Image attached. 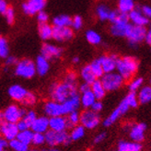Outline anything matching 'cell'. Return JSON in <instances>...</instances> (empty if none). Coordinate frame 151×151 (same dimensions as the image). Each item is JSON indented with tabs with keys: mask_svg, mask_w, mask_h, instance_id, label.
Segmentation results:
<instances>
[{
	"mask_svg": "<svg viewBox=\"0 0 151 151\" xmlns=\"http://www.w3.org/2000/svg\"><path fill=\"white\" fill-rule=\"evenodd\" d=\"M78 93L77 85L63 81L61 83H56L52 86L50 89L51 99L57 102H64L72 95Z\"/></svg>",
	"mask_w": 151,
	"mask_h": 151,
	"instance_id": "cell-1",
	"label": "cell"
},
{
	"mask_svg": "<svg viewBox=\"0 0 151 151\" xmlns=\"http://www.w3.org/2000/svg\"><path fill=\"white\" fill-rule=\"evenodd\" d=\"M138 69V61L132 56L118 58L116 71L122 76L124 80H131Z\"/></svg>",
	"mask_w": 151,
	"mask_h": 151,
	"instance_id": "cell-2",
	"label": "cell"
},
{
	"mask_svg": "<svg viewBox=\"0 0 151 151\" xmlns=\"http://www.w3.org/2000/svg\"><path fill=\"white\" fill-rule=\"evenodd\" d=\"M45 142L49 147H55L59 145L67 146L72 142V140L70 138V134H67L66 131L55 132L49 129L45 133Z\"/></svg>",
	"mask_w": 151,
	"mask_h": 151,
	"instance_id": "cell-3",
	"label": "cell"
},
{
	"mask_svg": "<svg viewBox=\"0 0 151 151\" xmlns=\"http://www.w3.org/2000/svg\"><path fill=\"white\" fill-rule=\"evenodd\" d=\"M26 112L25 109L19 107L16 104H10L1 112V120L2 122L17 124L23 118Z\"/></svg>",
	"mask_w": 151,
	"mask_h": 151,
	"instance_id": "cell-4",
	"label": "cell"
},
{
	"mask_svg": "<svg viewBox=\"0 0 151 151\" xmlns=\"http://www.w3.org/2000/svg\"><path fill=\"white\" fill-rule=\"evenodd\" d=\"M36 71L35 63L31 59H22L15 65V75L22 78H33Z\"/></svg>",
	"mask_w": 151,
	"mask_h": 151,
	"instance_id": "cell-5",
	"label": "cell"
},
{
	"mask_svg": "<svg viewBox=\"0 0 151 151\" xmlns=\"http://www.w3.org/2000/svg\"><path fill=\"white\" fill-rule=\"evenodd\" d=\"M101 81L107 91H114L123 86L124 79L118 72L104 74L101 78Z\"/></svg>",
	"mask_w": 151,
	"mask_h": 151,
	"instance_id": "cell-6",
	"label": "cell"
},
{
	"mask_svg": "<svg viewBox=\"0 0 151 151\" xmlns=\"http://www.w3.org/2000/svg\"><path fill=\"white\" fill-rule=\"evenodd\" d=\"M101 123L99 113L93 111L91 109H86L80 113V124L86 129H94Z\"/></svg>",
	"mask_w": 151,
	"mask_h": 151,
	"instance_id": "cell-7",
	"label": "cell"
},
{
	"mask_svg": "<svg viewBox=\"0 0 151 151\" xmlns=\"http://www.w3.org/2000/svg\"><path fill=\"white\" fill-rule=\"evenodd\" d=\"M147 32V29H146V27L131 24L129 29H128L126 38L131 45H137L141 42L145 41Z\"/></svg>",
	"mask_w": 151,
	"mask_h": 151,
	"instance_id": "cell-8",
	"label": "cell"
},
{
	"mask_svg": "<svg viewBox=\"0 0 151 151\" xmlns=\"http://www.w3.org/2000/svg\"><path fill=\"white\" fill-rule=\"evenodd\" d=\"M45 5L46 0H28L22 5V10L29 16H33L42 11Z\"/></svg>",
	"mask_w": 151,
	"mask_h": 151,
	"instance_id": "cell-9",
	"label": "cell"
},
{
	"mask_svg": "<svg viewBox=\"0 0 151 151\" xmlns=\"http://www.w3.org/2000/svg\"><path fill=\"white\" fill-rule=\"evenodd\" d=\"M43 111L45 115L50 117H55V116H62L65 115L64 110H63V105L61 102H57L55 101H48L44 103L43 106Z\"/></svg>",
	"mask_w": 151,
	"mask_h": 151,
	"instance_id": "cell-10",
	"label": "cell"
},
{
	"mask_svg": "<svg viewBox=\"0 0 151 151\" xmlns=\"http://www.w3.org/2000/svg\"><path fill=\"white\" fill-rule=\"evenodd\" d=\"M0 132H1L2 137L6 138V140L11 141L15 138H17L19 130L18 128L17 124L7 123V122H1V127H0Z\"/></svg>",
	"mask_w": 151,
	"mask_h": 151,
	"instance_id": "cell-11",
	"label": "cell"
},
{
	"mask_svg": "<svg viewBox=\"0 0 151 151\" xmlns=\"http://www.w3.org/2000/svg\"><path fill=\"white\" fill-rule=\"evenodd\" d=\"M41 55L50 61V60L54 59V58L56 59L61 56L62 49L55 46L54 44H52V43L45 42L42 44V46L41 48Z\"/></svg>",
	"mask_w": 151,
	"mask_h": 151,
	"instance_id": "cell-12",
	"label": "cell"
},
{
	"mask_svg": "<svg viewBox=\"0 0 151 151\" xmlns=\"http://www.w3.org/2000/svg\"><path fill=\"white\" fill-rule=\"evenodd\" d=\"M147 130V125L144 123H138L133 124L130 127L129 137L132 141L141 143L145 138V133Z\"/></svg>",
	"mask_w": 151,
	"mask_h": 151,
	"instance_id": "cell-13",
	"label": "cell"
},
{
	"mask_svg": "<svg viewBox=\"0 0 151 151\" xmlns=\"http://www.w3.org/2000/svg\"><path fill=\"white\" fill-rule=\"evenodd\" d=\"M74 36L73 29L70 27H55L52 32V39L57 42H65L71 40Z\"/></svg>",
	"mask_w": 151,
	"mask_h": 151,
	"instance_id": "cell-14",
	"label": "cell"
},
{
	"mask_svg": "<svg viewBox=\"0 0 151 151\" xmlns=\"http://www.w3.org/2000/svg\"><path fill=\"white\" fill-rule=\"evenodd\" d=\"M62 105H63V110H64L65 115L69 114V113L72 112V111H78L79 106L81 105L79 94L76 93V94L72 95L65 101L62 102Z\"/></svg>",
	"mask_w": 151,
	"mask_h": 151,
	"instance_id": "cell-15",
	"label": "cell"
},
{
	"mask_svg": "<svg viewBox=\"0 0 151 151\" xmlns=\"http://www.w3.org/2000/svg\"><path fill=\"white\" fill-rule=\"evenodd\" d=\"M119 57L115 55H102L99 59L101 63L102 68L104 70V73H111L116 70V65H117V60Z\"/></svg>",
	"mask_w": 151,
	"mask_h": 151,
	"instance_id": "cell-16",
	"label": "cell"
},
{
	"mask_svg": "<svg viewBox=\"0 0 151 151\" xmlns=\"http://www.w3.org/2000/svg\"><path fill=\"white\" fill-rule=\"evenodd\" d=\"M49 127L51 130L55 132H63L68 128L66 117L62 116H55L49 118Z\"/></svg>",
	"mask_w": 151,
	"mask_h": 151,
	"instance_id": "cell-17",
	"label": "cell"
},
{
	"mask_svg": "<svg viewBox=\"0 0 151 151\" xmlns=\"http://www.w3.org/2000/svg\"><path fill=\"white\" fill-rule=\"evenodd\" d=\"M28 92L29 91L25 88L18 84L10 86L9 89H7V93H9V96L11 99L16 101H19V102H22V101L25 99Z\"/></svg>",
	"mask_w": 151,
	"mask_h": 151,
	"instance_id": "cell-18",
	"label": "cell"
},
{
	"mask_svg": "<svg viewBox=\"0 0 151 151\" xmlns=\"http://www.w3.org/2000/svg\"><path fill=\"white\" fill-rule=\"evenodd\" d=\"M129 19L132 24L137 26L146 27L149 23V19L145 16L140 9H134L133 11H131L129 13Z\"/></svg>",
	"mask_w": 151,
	"mask_h": 151,
	"instance_id": "cell-19",
	"label": "cell"
},
{
	"mask_svg": "<svg viewBox=\"0 0 151 151\" xmlns=\"http://www.w3.org/2000/svg\"><path fill=\"white\" fill-rule=\"evenodd\" d=\"M130 25L129 22H113L110 28L111 33L116 37H126Z\"/></svg>",
	"mask_w": 151,
	"mask_h": 151,
	"instance_id": "cell-20",
	"label": "cell"
},
{
	"mask_svg": "<svg viewBox=\"0 0 151 151\" xmlns=\"http://www.w3.org/2000/svg\"><path fill=\"white\" fill-rule=\"evenodd\" d=\"M31 129L34 133H42L45 134L49 129V117L48 116H40L37 117L32 124Z\"/></svg>",
	"mask_w": 151,
	"mask_h": 151,
	"instance_id": "cell-21",
	"label": "cell"
},
{
	"mask_svg": "<svg viewBox=\"0 0 151 151\" xmlns=\"http://www.w3.org/2000/svg\"><path fill=\"white\" fill-rule=\"evenodd\" d=\"M35 65H36L37 74L40 75V76L46 75L47 72L49 71V68H50L49 60H47L45 57H43L42 55L37 57L36 61H35Z\"/></svg>",
	"mask_w": 151,
	"mask_h": 151,
	"instance_id": "cell-22",
	"label": "cell"
},
{
	"mask_svg": "<svg viewBox=\"0 0 151 151\" xmlns=\"http://www.w3.org/2000/svg\"><path fill=\"white\" fill-rule=\"evenodd\" d=\"M97 101L94 93L92 90H88L86 92H83L80 95V101H81V106H83L85 109L91 108L93 103Z\"/></svg>",
	"mask_w": 151,
	"mask_h": 151,
	"instance_id": "cell-23",
	"label": "cell"
},
{
	"mask_svg": "<svg viewBox=\"0 0 151 151\" xmlns=\"http://www.w3.org/2000/svg\"><path fill=\"white\" fill-rule=\"evenodd\" d=\"M38 32H39L40 38L43 41H48L52 38V32H54V27H52L48 23H41L38 27Z\"/></svg>",
	"mask_w": 151,
	"mask_h": 151,
	"instance_id": "cell-24",
	"label": "cell"
},
{
	"mask_svg": "<svg viewBox=\"0 0 151 151\" xmlns=\"http://www.w3.org/2000/svg\"><path fill=\"white\" fill-rule=\"evenodd\" d=\"M142 146L137 142H128V141H121L119 142L117 151H141Z\"/></svg>",
	"mask_w": 151,
	"mask_h": 151,
	"instance_id": "cell-25",
	"label": "cell"
},
{
	"mask_svg": "<svg viewBox=\"0 0 151 151\" xmlns=\"http://www.w3.org/2000/svg\"><path fill=\"white\" fill-rule=\"evenodd\" d=\"M91 90L94 93L96 99L99 100V101L103 99V98L105 97V94H106V92H107V90L105 89L101 79H97L96 81H94L91 84Z\"/></svg>",
	"mask_w": 151,
	"mask_h": 151,
	"instance_id": "cell-26",
	"label": "cell"
},
{
	"mask_svg": "<svg viewBox=\"0 0 151 151\" xmlns=\"http://www.w3.org/2000/svg\"><path fill=\"white\" fill-rule=\"evenodd\" d=\"M80 76H81V78L83 79V81H84L85 83H88V84H89V85H91L94 81L97 80V77L93 73L91 67H90L89 65L84 66L81 69Z\"/></svg>",
	"mask_w": 151,
	"mask_h": 151,
	"instance_id": "cell-27",
	"label": "cell"
},
{
	"mask_svg": "<svg viewBox=\"0 0 151 151\" xmlns=\"http://www.w3.org/2000/svg\"><path fill=\"white\" fill-rule=\"evenodd\" d=\"M52 24L55 27H71L72 19L67 15H59V16L54 18Z\"/></svg>",
	"mask_w": 151,
	"mask_h": 151,
	"instance_id": "cell-28",
	"label": "cell"
},
{
	"mask_svg": "<svg viewBox=\"0 0 151 151\" xmlns=\"http://www.w3.org/2000/svg\"><path fill=\"white\" fill-rule=\"evenodd\" d=\"M137 98L140 104H146L151 101V87L146 86L139 89Z\"/></svg>",
	"mask_w": 151,
	"mask_h": 151,
	"instance_id": "cell-29",
	"label": "cell"
},
{
	"mask_svg": "<svg viewBox=\"0 0 151 151\" xmlns=\"http://www.w3.org/2000/svg\"><path fill=\"white\" fill-rule=\"evenodd\" d=\"M134 9V0H119L118 2V10L129 14Z\"/></svg>",
	"mask_w": 151,
	"mask_h": 151,
	"instance_id": "cell-30",
	"label": "cell"
},
{
	"mask_svg": "<svg viewBox=\"0 0 151 151\" xmlns=\"http://www.w3.org/2000/svg\"><path fill=\"white\" fill-rule=\"evenodd\" d=\"M33 134H34V132L32 129H28L25 131H20L18 134L17 138L22 143H24V144L29 146L32 143Z\"/></svg>",
	"mask_w": 151,
	"mask_h": 151,
	"instance_id": "cell-31",
	"label": "cell"
},
{
	"mask_svg": "<svg viewBox=\"0 0 151 151\" xmlns=\"http://www.w3.org/2000/svg\"><path fill=\"white\" fill-rule=\"evenodd\" d=\"M86 128L83 125H77L72 128L70 133V138L72 141H78L85 135Z\"/></svg>",
	"mask_w": 151,
	"mask_h": 151,
	"instance_id": "cell-32",
	"label": "cell"
},
{
	"mask_svg": "<svg viewBox=\"0 0 151 151\" xmlns=\"http://www.w3.org/2000/svg\"><path fill=\"white\" fill-rule=\"evenodd\" d=\"M67 119V124H68V128L72 129L73 127L78 125L80 124V113L78 111H75L70 112L69 114L66 116Z\"/></svg>",
	"mask_w": 151,
	"mask_h": 151,
	"instance_id": "cell-33",
	"label": "cell"
},
{
	"mask_svg": "<svg viewBox=\"0 0 151 151\" xmlns=\"http://www.w3.org/2000/svg\"><path fill=\"white\" fill-rule=\"evenodd\" d=\"M111 11V10H110L109 7L107 6H105V5L98 6L97 9H96L97 16L101 20H109Z\"/></svg>",
	"mask_w": 151,
	"mask_h": 151,
	"instance_id": "cell-34",
	"label": "cell"
},
{
	"mask_svg": "<svg viewBox=\"0 0 151 151\" xmlns=\"http://www.w3.org/2000/svg\"><path fill=\"white\" fill-rule=\"evenodd\" d=\"M86 40L90 43V44H100L101 42V35L96 32L95 31H92V29H89L86 32Z\"/></svg>",
	"mask_w": 151,
	"mask_h": 151,
	"instance_id": "cell-35",
	"label": "cell"
},
{
	"mask_svg": "<svg viewBox=\"0 0 151 151\" xmlns=\"http://www.w3.org/2000/svg\"><path fill=\"white\" fill-rule=\"evenodd\" d=\"M89 65H90V67H91V69H92L93 73L95 74V76L97 77V78H101L102 76L105 74L100 59L94 60V61H92L91 63L89 64Z\"/></svg>",
	"mask_w": 151,
	"mask_h": 151,
	"instance_id": "cell-36",
	"label": "cell"
},
{
	"mask_svg": "<svg viewBox=\"0 0 151 151\" xmlns=\"http://www.w3.org/2000/svg\"><path fill=\"white\" fill-rule=\"evenodd\" d=\"M9 147L13 151H27L29 149V146L19 141L18 138L9 141Z\"/></svg>",
	"mask_w": 151,
	"mask_h": 151,
	"instance_id": "cell-37",
	"label": "cell"
},
{
	"mask_svg": "<svg viewBox=\"0 0 151 151\" xmlns=\"http://www.w3.org/2000/svg\"><path fill=\"white\" fill-rule=\"evenodd\" d=\"M9 56V47L6 38L0 37V57L6 59Z\"/></svg>",
	"mask_w": 151,
	"mask_h": 151,
	"instance_id": "cell-38",
	"label": "cell"
},
{
	"mask_svg": "<svg viewBox=\"0 0 151 151\" xmlns=\"http://www.w3.org/2000/svg\"><path fill=\"white\" fill-rule=\"evenodd\" d=\"M124 99L126 100V101L129 104V106L131 109H134L138 106L139 104V101H138V98H137V95L135 94V92H129L126 96Z\"/></svg>",
	"mask_w": 151,
	"mask_h": 151,
	"instance_id": "cell-39",
	"label": "cell"
},
{
	"mask_svg": "<svg viewBox=\"0 0 151 151\" xmlns=\"http://www.w3.org/2000/svg\"><path fill=\"white\" fill-rule=\"evenodd\" d=\"M142 85H143V78H135L130 81L129 85H128V88H129L130 92H137L138 89L141 88Z\"/></svg>",
	"mask_w": 151,
	"mask_h": 151,
	"instance_id": "cell-40",
	"label": "cell"
},
{
	"mask_svg": "<svg viewBox=\"0 0 151 151\" xmlns=\"http://www.w3.org/2000/svg\"><path fill=\"white\" fill-rule=\"evenodd\" d=\"M45 142V134L42 133H34L32 138V144L36 147L43 145Z\"/></svg>",
	"mask_w": 151,
	"mask_h": 151,
	"instance_id": "cell-41",
	"label": "cell"
},
{
	"mask_svg": "<svg viewBox=\"0 0 151 151\" xmlns=\"http://www.w3.org/2000/svg\"><path fill=\"white\" fill-rule=\"evenodd\" d=\"M23 119L25 122L29 125V127H32V124L34 123V121L37 119V114L34 111H27L26 114L23 116Z\"/></svg>",
	"mask_w": 151,
	"mask_h": 151,
	"instance_id": "cell-42",
	"label": "cell"
},
{
	"mask_svg": "<svg viewBox=\"0 0 151 151\" xmlns=\"http://www.w3.org/2000/svg\"><path fill=\"white\" fill-rule=\"evenodd\" d=\"M35 102H36V96L32 92L29 91L25 97V99L22 101L21 103L25 105V106H32V105L35 104Z\"/></svg>",
	"mask_w": 151,
	"mask_h": 151,
	"instance_id": "cell-43",
	"label": "cell"
},
{
	"mask_svg": "<svg viewBox=\"0 0 151 151\" xmlns=\"http://www.w3.org/2000/svg\"><path fill=\"white\" fill-rule=\"evenodd\" d=\"M4 17H5L6 22L9 25H11V24L14 23V20H15V12H14V9H12L11 6H9V9H7V10L5 12Z\"/></svg>",
	"mask_w": 151,
	"mask_h": 151,
	"instance_id": "cell-44",
	"label": "cell"
},
{
	"mask_svg": "<svg viewBox=\"0 0 151 151\" xmlns=\"http://www.w3.org/2000/svg\"><path fill=\"white\" fill-rule=\"evenodd\" d=\"M82 25H83V19L80 16H75L72 19V26L71 27L74 29H77L78 31V29H81Z\"/></svg>",
	"mask_w": 151,
	"mask_h": 151,
	"instance_id": "cell-45",
	"label": "cell"
},
{
	"mask_svg": "<svg viewBox=\"0 0 151 151\" xmlns=\"http://www.w3.org/2000/svg\"><path fill=\"white\" fill-rule=\"evenodd\" d=\"M48 19H49L48 14L46 12H44L43 10L37 14V20H38V22H39V24H41V23H47Z\"/></svg>",
	"mask_w": 151,
	"mask_h": 151,
	"instance_id": "cell-46",
	"label": "cell"
},
{
	"mask_svg": "<svg viewBox=\"0 0 151 151\" xmlns=\"http://www.w3.org/2000/svg\"><path fill=\"white\" fill-rule=\"evenodd\" d=\"M90 109H91L93 111L97 112V113L101 112V111H102V109H103L102 102H101V101H99V100H97V101L93 103V105H92L91 108H90Z\"/></svg>",
	"mask_w": 151,
	"mask_h": 151,
	"instance_id": "cell-47",
	"label": "cell"
},
{
	"mask_svg": "<svg viewBox=\"0 0 151 151\" xmlns=\"http://www.w3.org/2000/svg\"><path fill=\"white\" fill-rule=\"evenodd\" d=\"M18 60L15 56H12V55H9V57H6L5 59V65L6 66H13V65H16L18 64Z\"/></svg>",
	"mask_w": 151,
	"mask_h": 151,
	"instance_id": "cell-48",
	"label": "cell"
},
{
	"mask_svg": "<svg viewBox=\"0 0 151 151\" xmlns=\"http://www.w3.org/2000/svg\"><path fill=\"white\" fill-rule=\"evenodd\" d=\"M64 80L68 82V83H72V84H76V81H77V76H76V74L74 72H69V73L66 74Z\"/></svg>",
	"mask_w": 151,
	"mask_h": 151,
	"instance_id": "cell-49",
	"label": "cell"
},
{
	"mask_svg": "<svg viewBox=\"0 0 151 151\" xmlns=\"http://www.w3.org/2000/svg\"><path fill=\"white\" fill-rule=\"evenodd\" d=\"M17 125H18V128H19V132L20 131H25V130H28V129H31L29 125L25 122L23 119H21L20 121H19V122L17 123Z\"/></svg>",
	"mask_w": 151,
	"mask_h": 151,
	"instance_id": "cell-50",
	"label": "cell"
},
{
	"mask_svg": "<svg viewBox=\"0 0 151 151\" xmlns=\"http://www.w3.org/2000/svg\"><path fill=\"white\" fill-rule=\"evenodd\" d=\"M106 135H107L106 133H104V132L98 134L94 138V143L95 144H100V143H101L105 138H106Z\"/></svg>",
	"mask_w": 151,
	"mask_h": 151,
	"instance_id": "cell-51",
	"label": "cell"
},
{
	"mask_svg": "<svg viewBox=\"0 0 151 151\" xmlns=\"http://www.w3.org/2000/svg\"><path fill=\"white\" fill-rule=\"evenodd\" d=\"M141 11L144 13L145 16H147L148 19H151V7L148 6H144L140 7Z\"/></svg>",
	"mask_w": 151,
	"mask_h": 151,
	"instance_id": "cell-52",
	"label": "cell"
},
{
	"mask_svg": "<svg viewBox=\"0 0 151 151\" xmlns=\"http://www.w3.org/2000/svg\"><path fill=\"white\" fill-rule=\"evenodd\" d=\"M9 5L6 2V0H0V13L1 14H5V12L9 9Z\"/></svg>",
	"mask_w": 151,
	"mask_h": 151,
	"instance_id": "cell-53",
	"label": "cell"
},
{
	"mask_svg": "<svg viewBox=\"0 0 151 151\" xmlns=\"http://www.w3.org/2000/svg\"><path fill=\"white\" fill-rule=\"evenodd\" d=\"M6 147H9V141L2 137L0 139V150H5Z\"/></svg>",
	"mask_w": 151,
	"mask_h": 151,
	"instance_id": "cell-54",
	"label": "cell"
},
{
	"mask_svg": "<svg viewBox=\"0 0 151 151\" xmlns=\"http://www.w3.org/2000/svg\"><path fill=\"white\" fill-rule=\"evenodd\" d=\"M79 91H80V93H83V92H86V91H88V90H90L91 89V85H89V84H88V83H83V84H81L80 86H79Z\"/></svg>",
	"mask_w": 151,
	"mask_h": 151,
	"instance_id": "cell-55",
	"label": "cell"
},
{
	"mask_svg": "<svg viewBox=\"0 0 151 151\" xmlns=\"http://www.w3.org/2000/svg\"><path fill=\"white\" fill-rule=\"evenodd\" d=\"M145 42L151 46V28L149 29H147V34H146V39H145Z\"/></svg>",
	"mask_w": 151,
	"mask_h": 151,
	"instance_id": "cell-56",
	"label": "cell"
},
{
	"mask_svg": "<svg viewBox=\"0 0 151 151\" xmlns=\"http://www.w3.org/2000/svg\"><path fill=\"white\" fill-rule=\"evenodd\" d=\"M72 61H73V63H78L79 62V58L78 57V56H75L74 58H73V60H72Z\"/></svg>",
	"mask_w": 151,
	"mask_h": 151,
	"instance_id": "cell-57",
	"label": "cell"
},
{
	"mask_svg": "<svg viewBox=\"0 0 151 151\" xmlns=\"http://www.w3.org/2000/svg\"><path fill=\"white\" fill-rule=\"evenodd\" d=\"M47 151H61V150L58 149V148H55V147H52V148L48 149Z\"/></svg>",
	"mask_w": 151,
	"mask_h": 151,
	"instance_id": "cell-58",
	"label": "cell"
},
{
	"mask_svg": "<svg viewBox=\"0 0 151 151\" xmlns=\"http://www.w3.org/2000/svg\"><path fill=\"white\" fill-rule=\"evenodd\" d=\"M27 151H40V150H37V149H28Z\"/></svg>",
	"mask_w": 151,
	"mask_h": 151,
	"instance_id": "cell-59",
	"label": "cell"
},
{
	"mask_svg": "<svg viewBox=\"0 0 151 151\" xmlns=\"http://www.w3.org/2000/svg\"><path fill=\"white\" fill-rule=\"evenodd\" d=\"M0 151H9V150H6V149H5V150H0Z\"/></svg>",
	"mask_w": 151,
	"mask_h": 151,
	"instance_id": "cell-60",
	"label": "cell"
},
{
	"mask_svg": "<svg viewBox=\"0 0 151 151\" xmlns=\"http://www.w3.org/2000/svg\"><path fill=\"white\" fill-rule=\"evenodd\" d=\"M150 83H151V78H150Z\"/></svg>",
	"mask_w": 151,
	"mask_h": 151,
	"instance_id": "cell-61",
	"label": "cell"
},
{
	"mask_svg": "<svg viewBox=\"0 0 151 151\" xmlns=\"http://www.w3.org/2000/svg\"><path fill=\"white\" fill-rule=\"evenodd\" d=\"M150 49H151V47H150Z\"/></svg>",
	"mask_w": 151,
	"mask_h": 151,
	"instance_id": "cell-62",
	"label": "cell"
}]
</instances>
